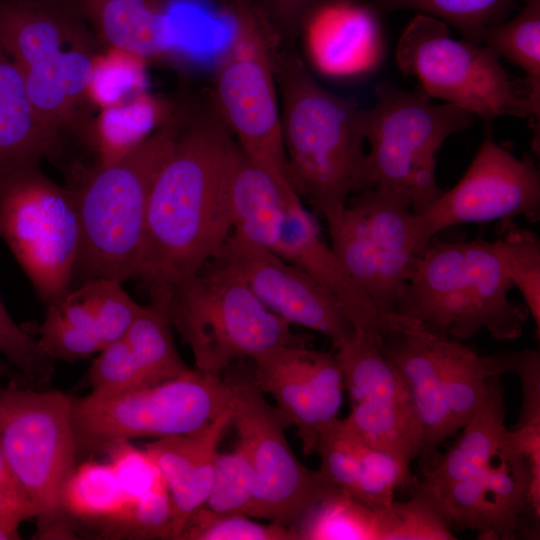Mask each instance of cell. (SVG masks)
Instances as JSON below:
<instances>
[{
  "label": "cell",
  "mask_w": 540,
  "mask_h": 540,
  "mask_svg": "<svg viewBox=\"0 0 540 540\" xmlns=\"http://www.w3.org/2000/svg\"><path fill=\"white\" fill-rule=\"evenodd\" d=\"M520 216L532 223L540 218L539 170L531 157H516L487 130L462 178L415 214V220L418 236L426 246L432 237L452 226L497 220L503 226Z\"/></svg>",
  "instance_id": "cell-15"
},
{
  "label": "cell",
  "mask_w": 540,
  "mask_h": 540,
  "mask_svg": "<svg viewBox=\"0 0 540 540\" xmlns=\"http://www.w3.org/2000/svg\"><path fill=\"white\" fill-rule=\"evenodd\" d=\"M490 377L514 372L522 383V405L513 430L540 427V355L536 350L485 356Z\"/></svg>",
  "instance_id": "cell-41"
},
{
  "label": "cell",
  "mask_w": 540,
  "mask_h": 540,
  "mask_svg": "<svg viewBox=\"0 0 540 540\" xmlns=\"http://www.w3.org/2000/svg\"><path fill=\"white\" fill-rule=\"evenodd\" d=\"M103 452L107 454L108 462L131 502L166 486L146 449L137 448L129 440H122L110 444Z\"/></svg>",
  "instance_id": "cell-43"
},
{
  "label": "cell",
  "mask_w": 540,
  "mask_h": 540,
  "mask_svg": "<svg viewBox=\"0 0 540 540\" xmlns=\"http://www.w3.org/2000/svg\"><path fill=\"white\" fill-rule=\"evenodd\" d=\"M0 540H12L11 536L0 529Z\"/></svg>",
  "instance_id": "cell-47"
},
{
  "label": "cell",
  "mask_w": 540,
  "mask_h": 540,
  "mask_svg": "<svg viewBox=\"0 0 540 540\" xmlns=\"http://www.w3.org/2000/svg\"><path fill=\"white\" fill-rule=\"evenodd\" d=\"M433 346L454 434L483 405L492 377L488 374L485 357L458 339L433 332Z\"/></svg>",
  "instance_id": "cell-29"
},
{
  "label": "cell",
  "mask_w": 540,
  "mask_h": 540,
  "mask_svg": "<svg viewBox=\"0 0 540 540\" xmlns=\"http://www.w3.org/2000/svg\"><path fill=\"white\" fill-rule=\"evenodd\" d=\"M238 148L209 93L182 101L179 133L150 194L136 276L150 299L200 271L232 233L228 185Z\"/></svg>",
  "instance_id": "cell-1"
},
{
  "label": "cell",
  "mask_w": 540,
  "mask_h": 540,
  "mask_svg": "<svg viewBox=\"0 0 540 540\" xmlns=\"http://www.w3.org/2000/svg\"><path fill=\"white\" fill-rule=\"evenodd\" d=\"M232 234L276 253L289 201L275 179L239 147L228 185Z\"/></svg>",
  "instance_id": "cell-23"
},
{
  "label": "cell",
  "mask_w": 540,
  "mask_h": 540,
  "mask_svg": "<svg viewBox=\"0 0 540 540\" xmlns=\"http://www.w3.org/2000/svg\"><path fill=\"white\" fill-rule=\"evenodd\" d=\"M213 260L237 273L269 311L327 336L335 349L355 336L331 291L278 254L231 233Z\"/></svg>",
  "instance_id": "cell-16"
},
{
  "label": "cell",
  "mask_w": 540,
  "mask_h": 540,
  "mask_svg": "<svg viewBox=\"0 0 540 540\" xmlns=\"http://www.w3.org/2000/svg\"><path fill=\"white\" fill-rule=\"evenodd\" d=\"M379 12L358 0L321 6L305 21L298 39L307 65L332 79H355L383 63L386 41Z\"/></svg>",
  "instance_id": "cell-19"
},
{
  "label": "cell",
  "mask_w": 540,
  "mask_h": 540,
  "mask_svg": "<svg viewBox=\"0 0 540 540\" xmlns=\"http://www.w3.org/2000/svg\"><path fill=\"white\" fill-rule=\"evenodd\" d=\"M216 1H218V0H216Z\"/></svg>",
  "instance_id": "cell-48"
},
{
  "label": "cell",
  "mask_w": 540,
  "mask_h": 540,
  "mask_svg": "<svg viewBox=\"0 0 540 540\" xmlns=\"http://www.w3.org/2000/svg\"><path fill=\"white\" fill-rule=\"evenodd\" d=\"M29 519H34L32 504L0 448V529L19 539V528Z\"/></svg>",
  "instance_id": "cell-45"
},
{
  "label": "cell",
  "mask_w": 540,
  "mask_h": 540,
  "mask_svg": "<svg viewBox=\"0 0 540 540\" xmlns=\"http://www.w3.org/2000/svg\"><path fill=\"white\" fill-rule=\"evenodd\" d=\"M230 425L254 474L253 496L246 514L293 526L331 486L319 470H311L298 460L284 434V418L253 383H242Z\"/></svg>",
  "instance_id": "cell-14"
},
{
  "label": "cell",
  "mask_w": 540,
  "mask_h": 540,
  "mask_svg": "<svg viewBox=\"0 0 540 540\" xmlns=\"http://www.w3.org/2000/svg\"><path fill=\"white\" fill-rule=\"evenodd\" d=\"M232 36L214 75L210 98L239 147L290 199L275 56L281 44L255 0H219Z\"/></svg>",
  "instance_id": "cell-7"
},
{
  "label": "cell",
  "mask_w": 540,
  "mask_h": 540,
  "mask_svg": "<svg viewBox=\"0 0 540 540\" xmlns=\"http://www.w3.org/2000/svg\"><path fill=\"white\" fill-rule=\"evenodd\" d=\"M150 303L164 312L190 348L195 369L214 377L220 378L234 360L307 345L237 273L214 260Z\"/></svg>",
  "instance_id": "cell-6"
},
{
  "label": "cell",
  "mask_w": 540,
  "mask_h": 540,
  "mask_svg": "<svg viewBox=\"0 0 540 540\" xmlns=\"http://www.w3.org/2000/svg\"><path fill=\"white\" fill-rule=\"evenodd\" d=\"M130 503L109 462L77 464L62 492L69 519L98 525L106 538L124 519Z\"/></svg>",
  "instance_id": "cell-28"
},
{
  "label": "cell",
  "mask_w": 540,
  "mask_h": 540,
  "mask_svg": "<svg viewBox=\"0 0 540 540\" xmlns=\"http://www.w3.org/2000/svg\"><path fill=\"white\" fill-rule=\"evenodd\" d=\"M182 101L172 116L119 160L74 170L81 246L73 282H124L141 265L147 209L155 179L181 126Z\"/></svg>",
  "instance_id": "cell-4"
},
{
  "label": "cell",
  "mask_w": 540,
  "mask_h": 540,
  "mask_svg": "<svg viewBox=\"0 0 540 540\" xmlns=\"http://www.w3.org/2000/svg\"><path fill=\"white\" fill-rule=\"evenodd\" d=\"M28 332L38 335L41 352L53 362L86 359L105 346L96 332L69 324L51 305H47L43 322Z\"/></svg>",
  "instance_id": "cell-39"
},
{
  "label": "cell",
  "mask_w": 540,
  "mask_h": 540,
  "mask_svg": "<svg viewBox=\"0 0 540 540\" xmlns=\"http://www.w3.org/2000/svg\"><path fill=\"white\" fill-rule=\"evenodd\" d=\"M233 404L196 432L157 438L145 446L170 494L172 539H179L189 515L203 506L208 498L214 479L217 448L231 424Z\"/></svg>",
  "instance_id": "cell-20"
},
{
  "label": "cell",
  "mask_w": 540,
  "mask_h": 540,
  "mask_svg": "<svg viewBox=\"0 0 540 540\" xmlns=\"http://www.w3.org/2000/svg\"><path fill=\"white\" fill-rule=\"evenodd\" d=\"M524 1V0H522ZM516 0H375L379 13L413 10L453 26L462 38L482 44L491 25L505 20Z\"/></svg>",
  "instance_id": "cell-32"
},
{
  "label": "cell",
  "mask_w": 540,
  "mask_h": 540,
  "mask_svg": "<svg viewBox=\"0 0 540 540\" xmlns=\"http://www.w3.org/2000/svg\"><path fill=\"white\" fill-rule=\"evenodd\" d=\"M102 46L140 60L172 54L167 18L170 0H68Z\"/></svg>",
  "instance_id": "cell-22"
},
{
  "label": "cell",
  "mask_w": 540,
  "mask_h": 540,
  "mask_svg": "<svg viewBox=\"0 0 540 540\" xmlns=\"http://www.w3.org/2000/svg\"><path fill=\"white\" fill-rule=\"evenodd\" d=\"M325 220L330 247L349 276L379 308L395 313L425 248L411 205L372 188L352 195Z\"/></svg>",
  "instance_id": "cell-13"
},
{
  "label": "cell",
  "mask_w": 540,
  "mask_h": 540,
  "mask_svg": "<svg viewBox=\"0 0 540 540\" xmlns=\"http://www.w3.org/2000/svg\"><path fill=\"white\" fill-rule=\"evenodd\" d=\"M241 386L190 369L176 378L113 396L73 397L77 455L103 452L122 440L196 432L234 402Z\"/></svg>",
  "instance_id": "cell-10"
},
{
  "label": "cell",
  "mask_w": 540,
  "mask_h": 540,
  "mask_svg": "<svg viewBox=\"0 0 540 540\" xmlns=\"http://www.w3.org/2000/svg\"><path fill=\"white\" fill-rule=\"evenodd\" d=\"M92 300L97 332L104 345L125 336L142 305L122 287V282L96 278L82 282Z\"/></svg>",
  "instance_id": "cell-40"
},
{
  "label": "cell",
  "mask_w": 540,
  "mask_h": 540,
  "mask_svg": "<svg viewBox=\"0 0 540 540\" xmlns=\"http://www.w3.org/2000/svg\"><path fill=\"white\" fill-rule=\"evenodd\" d=\"M482 44L520 67L532 111L533 151L540 148V0H524L521 11L510 20L489 26Z\"/></svg>",
  "instance_id": "cell-27"
},
{
  "label": "cell",
  "mask_w": 540,
  "mask_h": 540,
  "mask_svg": "<svg viewBox=\"0 0 540 540\" xmlns=\"http://www.w3.org/2000/svg\"><path fill=\"white\" fill-rule=\"evenodd\" d=\"M13 370L10 365L6 362L0 361V379L5 377H12Z\"/></svg>",
  "instance_id": "cell-46"
},
{
  "label": "cell",
  "mask_w": 540,
  "mask_h": 540,
  "mask_svg": "<svg viewBox=\"0 0 540 540\" xmlns=\"http://www.w3.org/2000/svg\"><path fill=\"white\" fill-rule=\"evenodd\" d=\"M86 379L89 394L108 397L146 386L125 338L105 345L91 364Z\"/></svg>",
  "instance_id": "cell-37"
},
{
  "label": "cell",
  "mask_w": 540,
  "mask_h": 540,
  "mask_svg": "<svg viewBox=\"0 0 540 540\" xmlns=\"http://www.w3.org/2000/svg\"><path fill=\"white\" fill-rule=\"evenodd\" d=\"M0 46L19 70L56 159L83 147L95 120L102 44L68 0H0Z\"/></svg>",
  "instance_id": "cell-2"
},
{
  "label": "cell",
  "mask_w": 540,
  "mask_h": 540,
  "mask_svg": "<svg viewBox=\"0 0 540 540\" xmlns=\"http://www.w3.org/2000/svg\"><path fill=\"white\" fill-rule=\"evenodd\" d=\"M171 328L164 312L149 303L141 306L124 336L146 385L176 378L190 370L178 353Z\"/></svg>",
  "instance_id": "cell-31"
},
{
  "label": "cell",
  "mask_w": 540,
  "mask_h": 540,
  "mask_svg": "<svg viewBox=\"0 0 540 540\" xmlns=\"http://www.w3.org/2000/svg\"><path fill=\"white\" fill-rule=\"evenodd\" d=\"M404 377L423 429L420 462L428 464L453 435L441 373L433 346V332L422 325L386 335L378 345Z\"/></svg>",
  "instance_id": "cell-21"
},
{
  "label": "cell",
  "mask_w": 540,
  "mask_h": 540,
  "mask_svg": "<svg viewBox=\"0 0 540 540\" xmlns=\"http://www.w3.org/2000/svg\"><path fill=\"white\" fill-rule=\"evenodd\" d=\"M462 428L453 445L426 465L419 482L432 485L466 480L481 474L497 459L509 431L498 377L490 378L485 402Z\"/></svg>",
  "instance_id": "cell-24"
},
{
  "label": "cell",
  "mask_w": 540,
  "mask_h": 540,
  "mask_svg": "<svg viewBox=\"0 0 540 540\" xmlns=\"http://www.w3.org/2000/svg\"><path fill=\"white\" fill-rule=\"evenodd\" d=\"M414 487L436 504L451 528L476 530L486 539L510 540L520 536L523 515L533 510V476L527 455L511 442L481 474L444 484Z\"/></svg>",
  "instance_id": "cell-17"
},
{
  "label": "cell",
  "mask_w": 540,
  "mask_h": 540,
  "mask_svg": "<svg viewBox=\"0 0 540 540\" xmlns=\"http://www.w3.org/2000/svg\"><path fill=\"white\" fill-rule=\"evenodd\" d=\"M411 498L377 509L379 540H452L456 537L436 504L412 486Z\"/></svg>",
  "instance_id": "cell-34"
},
{
  "label": "cell",
  "mask_w": 540,
  "mask_h": 540,
  "mask_svg": "<svg viewBox=\"0 0 540 540\" xmlns=\"http://www.w3.org/2000/svg\"><path fill=\"white\" fill-rule=\"evenodd\" d=\"M0 352L31 386L44 389L54 375V362L40 350L37 341L14 322L0 298Z\"/></svg>",
  "instance_id": "cell-38"
},
{
  "label": "cell",
  "mask_w": 540,
  "mask_h": 540,
  "mask_svg": "<svg viewBox=\"0 0 540 540\" xmlns=\"http://www.w3.org/2000/svg\"><path fill=\"white\" fill-rule=\"evenodd\" d=\"M292 527L303 540H379L377 508L334 487Z\"/></svg>",
  "instance_id": "cell-30"
},
{
  "label": "cell",
  "mask_w": 540,
  "mask_h": 540,
  "mask_svg": "<svg viewBox=\"0 0 540 540\" xmlns=\"http://www.w3.org/2000/svg\"><path fill=\"white\" fill-rule=\"evenodd\" d=\"M276 254L307 271L331 291L359 338L379 345L392 332L420 325L410 318L382 310L356 285L325 243L300 198L288 203Z\"/></svg>",
  "instance_id": "cell-18"
},
{
  "label": "cell",
  "mask_w": 540,
  "mask_h": 540,
  "mask_svg": "<svg viewBox=\"0 0 540 540\" xmlns=\"http://www.w3.org/2000/svg\"><path fill=\"white\" fill-rule=\"evenodd\" d=\"M514 288L494 242L432 237L418 257L395 313L454 339L482 330L496 340L519 338L529 311L508 298Z\"/></svg>",
  "instance_id": "cell-5"
},
{
  "label": "cell",
  "mask_w": 540,
  "mask_h": 540,
  "mask_svg": "<svg viewBox=\"0 0 540 540\" xmlns=\"http://www.w3.org/2000/svg\"><path fill=\"white\" fill-rule=\"evenodd\" d=\"M274 67L290 184L325 219L352 195L373 188L362 108L323 87L295 44H280Z\"/></svg>",
  "instance_id": "cell-3"
},
{
  "label": "cell",
  "mask_w": 540,
  "mask_h": 540,
  "mask_svg": "<svg viewBox=\"0 0 540 540\" xmlns=\"http://www.w3.org/2000/svg\"><path fill=\"white\" fill-rule=\"evenodd\" d=\"M495 242L496 253L514 287L520 290L537 336L540 329V241L532 231L513 223L501 226Z\"/></svg>",
  "instance_id": "cell-33"
},
{
  "label": "cell",
  "mask_w": 540,
  "mask_h": 540,
  "mask_svg": "<svg viewBox=\"0 0 540 540\" xmlns=\"http://www.w3.org/2000/svg\"><path fill=\"white\" fill-rule=\"evenodd\" d=\"M375 96L374 105L361 110L372 187L403 198L419 214L443 191L435 175L441 146L469 129L475 116L449 103H433L419 86L407 91L381 81Z\"/></svg>",
  "instance_id": "cell-8"
},
{
  "label": "cell",
  "mask_w": 540,
  "mask_h": 540,
  "mask_svg": "<svg viewBox=\"0 0 540 540\" xmlns=\"http://www.w3.org/2000/svg\"><path fill=\"white\" fill-rule=\"evenodd\" d=\"M292 526L262 524L244 513L215 512L204 505L187 518L178 540H297Z\"/></svg>",
  "instance_id": "cell-35"
},
{
  "label": "cell",
  "mask_w": 540,
  "mask_h": 540,
  "mask_svg": "<svg viewBox=\"0 0 540 540\" xmlns=\"http://www.w3.org/2000/svg\"><path fill=\"white\" fill-rule=\"evenodd\" d=\"M253 486L252 466L244 449L237 444L231 452L218 453L212 488L204 506L220 513L246 514Z\"/></svg>",
  "instance_id": "cell-36"
},
{
  "label": "cell",
  "mask_w": 540,
  "mask_h": 540,
  "mask_svg": "<svg viewBox=\"0 0 540 540\" xmlns=\"http://www.w3.org/2000/svg\"><path fill=\"white\" fill-rule=\"evenodd\" d=\"M72 404L67 393L14 378L0 386V448L32 504L37 539L75 536L62 505L78 459Z\"/></svg>",
  "instance_id": "cell-9"
},
{
  "label": "cell",
  "mask_w": 540,
  "mask_h": 540,
  "mask_svg": "<svg viewBox=\"0 0 540 540\" xmlns=\"http://www.w3.org/2000/svg\"><path fill=\"white\" fill-rule=\"evenodd\" d=\"M500 56L484 44L454 39L449 25L416 13L395 50L398 69L418 79L430 98L460 107L486 122L501 116L532 119L524 82L511 79Z\"/></svg>",
  "instance_id": "cell-11"
},
{
  "label": "cell",
  "mask_w": 540,
  "mask_h": 540,
  "mask_svg": "<svg viewBox=\"0 0 540 540\" xmlns=\"http://www.w3.org/2000/svg\"><path fill=\"white\" fill-rule=\"evenodd\" d=\"M172 523L171 498L164 486L132 501L108 538L172 539Z\"/></svg>",
  "instance_id": "cell-42"
},
{
  "label": "cell",
  "mask_w": 540,
  "mask_h": 540,
  "mask_svg": "<svg viewBox=\"0 0 540 540\" xmlns=\"http://www.w3.org/2000/svg\"><path fill=\"white\" fill-rule=\"evenodd\" d=\"M306 346H282L255 358L253 384L273 397L287 426L296 427L303 453L309 456L316 453L322 427L305 373Z\"/></svg>",
  "instance_id": "cell-25"
},
{
  "label": "cell",
  "mask_w": 540,
  "mask_h": 540,
  "mask_svg": "<svg viewBox=\"0 0 540 540\" xmlns=\"http://www.w3.org/2000/svg\"><path fill=\"white\" fill-rule=\"evenodd\" d=\"M281 43L295 44L307 18L338 0H255Z\"/></svg>",
  "instance_id": "cell-44"
},
{
  "label": "cell",
  "mask_w": 540,
  "mask_h": 540,
  "mask_svg": "<svg viewBox=\"0 0 540 540\" xmlns=\"http://www.w3.org/2000/svg\"><path fill=\"white\" fill-rule=\"evenodd\" d=\"M0 238L47 305L72 287L81 246L75 192L39 164L0 178Z\"/></svg>",
  "instance_id": "cell-12"
},
{
  "label": "cell",
  "mask_w": 540,
  "mask_h": 540,
  "mask_svg": "<svg viewBox=\"0 0 540 540\" xmlns=\"http://www.w3.org/2000/svg\"><path fill=\"white\" fill-rule=\"evenodd\" d=\"M43 158L56 159L55 147L19 70L0 46V178Z\"/></svg>",
  "instance_id": "cell-26"
}]
</instances>
